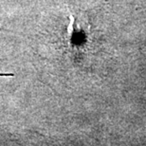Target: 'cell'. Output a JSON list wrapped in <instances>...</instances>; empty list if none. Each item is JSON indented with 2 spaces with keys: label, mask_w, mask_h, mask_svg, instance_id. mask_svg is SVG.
Segmentation results:
<instances>
[{
  "label": "cell",
  "mask_w": 146,
  "mask_h": 146,
  "mask_svg": "<svg viewBox=\"0 0 146 146\" xmlns=\"http://www.w3.org/2000/svg\"><path fill=\"white\" fill-rule=\"evenodd\" d=\"M7 75H9V76H13V74H0V76H7Z\"/></svg>",
  "instance_id": "6da1fadb"
}]
</instances>
